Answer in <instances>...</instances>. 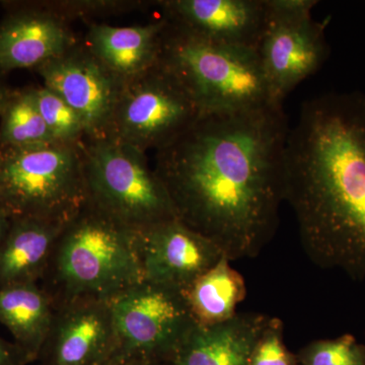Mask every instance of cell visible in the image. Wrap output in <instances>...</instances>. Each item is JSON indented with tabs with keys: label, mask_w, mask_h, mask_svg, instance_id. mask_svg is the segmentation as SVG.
I'll return each instance as SVG.
<instances>
[{
	"label": "cell",
	"mask_w": 365,
	"mask_h": 365,
	"mask_svg": "<svg viewBox=\"0 0 365 365\" xmlns=\"http://www.w3.org/2000/svg\"><path fill=\"white\" fill-rule=\"evenodd\" d=\"M288 132L283 105L209 113L155 151L178 220L230 262L258 256L276 232Z\"/></svg>",
	"instance_id": "obj_1"
},
{
	"label": "cell",
	"mask_w": 365,
	"mask_h": 365,
	"mask_svg": "<svg viewBox=\"0 0 365 365\" xmlns=\"http://www.w3.org/2000/svg\"><path fill=\"white\" fill-rule=\"evenodd\" d=\"M284 201L314 265L365 279V93L302 105L288 132Z\"/></svg>",
	"instance_id": "obj_2"
},
{
	"label": "cell",
	"mask_w": 365,
	"mask_h": 365,
	"mask_svg": "<svg viewBox=\"0 0 365 365\" xmlns=\"http://www.w3.org/2000/svg\"><path fill=\"white\" fill-rule=\"evenodd\" d=\"M143 280L136 232L88 201L60 232L40 285L58 304L109 299Z\"/></svg>",
	"instance_id": "obj_3"
},
{
	"label": "cell",
	"mask_w": 365,
	"mask_h": 365,
	"mask_svg": "<svg viewBox=\"0 0 365 365\" xmlns=\"http://www.w3.org/2000/svg\"><path fill=\"white\" fill-rule=\"evenodd\" d=\"M160 63L181 83L201 114L273 104L257 49L204 39L167 21Z\"/></svg>",
	"instance_id": "obj_4"
},
{
	"label": "cell",
	"mask_w": 365,
	"mask_h": 365,
	"mask_svg": "<svg viewBox=\"0 0 365 365\" xmlns=\"http://www.w3.org/2000/svg\"><path fill=\"white\" fill-rule=\"evenodd\" d=\"M88 201L83 143L0 146V204L13 217L66 225Z\"/></svg>",
	"instance_id": "obj_5"
},
{
	"label": "cell",
	"mask_w": 365,
	"mask_h": 365,
	"mask_svg": "<svg viewBox=\"0 0 365 365\" xmlns=\"http://www.w3.org/2000/svg\"><path fill=\"white\" fill-rule=\"evenodd\" d=\"M88 202L134 232L177 218L146 153L109 138L85 139Z\"/></svg>",
	"instance_id": "obj_6"
},
{
	"label": "cell",
	"mask_w": 365,
	"mask_h": 365,
	"mask_svg": "<svg viewBox=\"0 0 365 365\" xmlns=\"http://www.w3.org/2000/svg\"><path fill=\"white\" fill-rule=\"evenodd\" d=\"M201 113L184 86L158 62L120 93L105 138L146 153L188 130Z\"/></svg>",
	"instance_id": "obj_7"
},
{
	"label": "cell",
	"mask_w": 365,
	"mask_h": 365,
	"mask_svg": "<svg viewBox=\"0 0 365 365\" xmlns=\"http://www.w3.org/2000/svg\"><path fill=\"white\" fill-rule=\"evenodd\" d=\"M314 0H266L267 16L257 53L271 103L283 105L329 56L328 21H317Z\"/></svg>",
	"instance_id": "obj_8"
},
{
	"label": "cell",
	"mask_w": 365,
	"mask_h": 365,
	"mask_svg": "<svg viewBox=\"0 0 365 365\" xmlns=\"http://www.w3.org/2000/svg\"><path fill=\"white\" fill-rule=\"evenodd\" d=\"M118 340L116 354L167 365L195 325L184 294L143 280L108 299Z\"/></svg>",
	"instance_id": "obj_9"
},
{
	"label": "cell",
	"mask_w": 365,
	"mask_h": 365,
	"mask_svg": "<svg viewBox=\"0 0 365 365\" xmlns=\"http://www.w3.org/2000/svg\"><path fill=\"white\" fill-rule=\"evenodd\" d=\"M44 86L83 118L86 139L105 138L123 83L79 44L35 69Z\"/></svg>",
	"instance_id": "obj_10"
},
{
	"label": "cell",
	"mask_w": 365,
	"mask_h": 365,
	"mask_svg": "<svg viewBox=\"0 0 365 365\" xmlns=\"http://www.w3.org/2000/svg\"><path fill=\"white\" fill-rule=\"evenodd\" d=\"M39 355L42 365H105L118 351L108 299L78 297L58 302Z\"/></svg>",
	"instance_id": "obj_11"
},
{
	"label": "cell",
	"mask_w": 365,
	"mask_h": 365,
	"mask_svg": "<svg viewBox=\"0 0 365 365\" xmlns=\"http://www.w3.org/2000/svg\"><path fill=\"white\" fill-rule=\"evenodd\" d=\"M136 234L143 280L182 294L225 257L215 242L178 218Z\"/></svg>",
	"instance_id": "obj_12"
},
{
	"label": "cell",
	"mask_w": 365,
	"mask_h": 365,
	"mask_svg": "<svg viewBox=\"0 0 365 365\" xmlns=\"http://www.w3.org/2000/svg\"><path fill=\"white\" fill-rule=\"evenodd\" d=\"M78 44L71 23L41 1L18 4L0 23V71L37 69Z\"/></svg>",
	"instance_id": "obj_13"
},
{
	"label": "cell",
	"mask_w": 365,
	"mask_h": 365,
	"mask_svg": "<svg viewBox=\"0 0 365 365\" xmlns=\"http://www.w3.org/2000/svg\"><path fill=\"white\" fill-rule=\"evenodd\" d=\"M162 18L204 39L257 49L265 26L266 0H162Z\"/></svg>",
	"instance_id": "obj_14"
},
{
	"label": "cell",
	"mask_w": 365,
	"mask_h": 365,
	"mask_svg": "<svg viewBox=\"0 0 365 365\" xmlns=\"http://www.w3.org/2000/svg\"><path fill=\"white\" fill-rule=\"evenodd\" d=\"M167 21L143 26H117L91 21L83 45L123 85L143 76L160 62Z\"/></svg>",
	"instance_id": "obj_15"
},
{
	"label": "cell",
	"mask_w": 365,
	"mask_h": 365,
	"mask_svg": "<svg viewBox=\"0 0 365 365\" xmlns=\"http://www.w3.org/2000/svg\"><path fill=\"white\" fill-rule=\"evenodd\" d=\"M269 316L240 313L215 326L195 324L167 365H250Z\"/></svg>",
	"instance_id": "obj_16"
},
{
	"label": "cell",
	"mask_w": 365,
	"mask_h": 365,
	"mask_svg": "<svg viewBox=\"0 0 365 365\" xmlns=\"http://www.w3.org/2000/svg\"><path fill=\"white\" fill-rule=\"evenodd\" d=\"M31 217H13L0 245V287L39 283L64 225Z\"/></svg>",
	"instance_id": "obj_17"
},
{
	"label": "cell",
	"mask_w": 365,
	"mask_h": 365,
	"mask_svg": "<svg viewBox=\"0 0 365 365\" xmlns=\"http://www.w3.org/2000/svg\"><path fill=\"white\" fill-rule=\"evenodd\" d=\"M51 295L39 283L0 287V324L6 327L29 364L37 361L55 314Z\"/></svg>",
	"instance_id": "obj_18"
},
{
	"label": "cell",
	"mask_w": 365,
	"mask_h": 365,
	"mask_svg": "<svg viewBox=\"0 0 365 365\" xmlns=\"http://www.w3.org/2000/svg\"><path fill=\"white\" fill-rule=\"evenodd\" d=\"M197 325L215 326L237 314L247 295L244 277L222 257L182 292Z\"/></svg>",
	"instance_id": "obj_19"
},
{
	"label": "cell",
	"mask_w": 365,
	"mask_h": 365,
	"mask_svg": "<svg viewBox=\"0 0 365 365\" xmlns=\"http://www.w3.org/2000/svg\"><path fill=\"white\" fill-rule=\"evenodd\" d=\"M0 118V146L25 148L55 143L38 109L34 88L11 90Z\"/></svg>",
	"instance_id": "obj_20"
},
{
	"label": "cell",
	"mask_w": 365,
	"mask_h": 365,
	"mask_svg": "<svg viewBox=\"0 0 365 365\" xmlns=\"http://www.w3.org/2000/svg\"><path fill=\"white\" fill-rule=\"evenodd\" d=\"M41 116L57 143H81L86 129L83 118L55 91L42 86L34 88Z\"/></svg>",
	"instance_id": "obj_21"
},
{
	"label": "cell",
	"mask_w": 365,
	"mask_h": 365,
	"mask_svg": "<svg viewBox=\"0 0 365 365\" xmlns=\"http://www.w3.org/2000/svg\"><path fill=\"white\" fill-rule=\"evenodd\" d=\"M302 365H365V345L352 334L313 341L297 354Z\"/></svg>",
	"instance_id": "obj_22"
},
{
	"label": "cell",
	"mask_w": 365,
	"mask_h": 365,
	"mask_svg": "<svg viewBox=\"0 0 365 365\" xmlns=\"http://www.w3.org/2000/svg\"><path fill=\"white\" fill-rule=\"evenodd\" d=\"M45 7L58 14L69 23L78 20L88 21L101 16L130 13L153 6V1L139 0H54L41 1Z\"/></svg>",
	"instance_id": "obj_23"
},
{
	"label": "cell",
	"mask_w": 365,
	"mask_h": 365,
	"mask_svg": "<svg viewBox=\"0 0 365 365\" xmlns=\"http://www.w3.org/2000/svg\"><path fill=\"white\" fill-rule=\"evenodd\" d=\"M284 325L279 318L269 317L252 352L250 365H297L299 359L285 345Z\"/></svg>",
	"instance_id": "obj_24"
},
{
	"label": "cell",
	"mask_w": 365,
	"mask_h": 365,
	"mask_svg": "<svg viewBox=\"0 0 365 365\" xmlns=\"http://www.w3.org/2000/svg\"><path fill=\"white\" fill-rule=\"evenodd\" d=\"M23 352L14 342H9L0 337V365H28Z\"/></svg>",
	"instance_id": "obj_25"
},
{
	"label": "cell",
	"mask_w": 365,
	"mask_h": 365,
	"mask_svg": "<svg viewBox=\"0 0 365 365\" xmlns=\"http://www.w3.org/2000/svg\"><path fill=\"white\" fill-rule=\"evenodd\" d=\"M13 222V216L7 211V209L0 204V245L6 239L9 227Z\"/></svg>",
	"instance_id": "obj_26"
},
{
	"label": "cell",
	"mask_w": 365,
	"mask_h": 365,
	"mask_svg": "<svg viewBox=\"0 0 365 365\" xmlns=\"http://www.w3.org/2000/svg\"><path fill=\"white\" fill-rule=\"evenodd\" d=\"M105 365H157L143 361V360L131 359L123 355L115 354Z\"/></svg>",
	"instance_id": "obj_27"
},
{
	"label": "cell",
	"mask_w": 365,
	"mask_h": 365,
	"mask_svg": "<svg viewBox=\"0 0 365 365\" xmlns=\"http://www.w3.org/2000/svg\"><path fill=\"white\" fill-rule=\"evenodd\" d=\"M11 93V88H7L4 83H0V112H1L4 106L6 105L7 98H9Z\"/></svg>",
	"instance_id": "obj_28"
}]
</instances>
